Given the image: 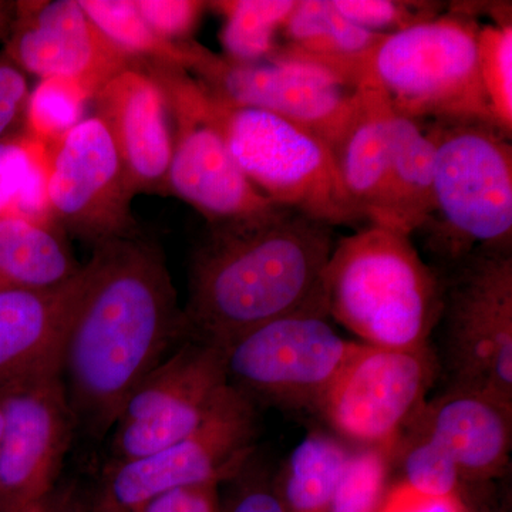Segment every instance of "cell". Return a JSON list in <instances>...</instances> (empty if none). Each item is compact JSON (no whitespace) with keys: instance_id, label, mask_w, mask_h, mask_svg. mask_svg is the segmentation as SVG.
Instances as JSON below:
<instances>
[{"instance_id":"1","label":"cell","mask_w":512,"mask_h":512,"mask_svg":"<svg viewBox=\"0 0 512 512\" xmlns=\"http://www.w3.org/2000/svg\"><path fill=\"white\" fill-rule=\"evenodd\" d=\"M185 338L160 245L141 234L93 247L62 353L76 433L109 434L138 383Z\"/></svg>"},{"instance_id":"2","label":"cell","mask_w":512,"mask_h":512,"mask_svg":"<svg viewBox=\"0 0 512 512\" xmlns=\"http://www.w3.org/2000/svg\"><path fill=\"white\" fill-rule=\"evenodd\" d=\"M332 228L284 207L208 224L191 256L185 339L227 350L272 320L326 312L322 279L335 247Z\"/></svg>"},{"instance_id":"3","label":"cell","mask_w":512,"mask_h":512,"mask_svg":"<svg viewBox=\"0 0 512 512\" xmlns=\"http://www.w3.org/2000/svg\"><path fill=\"white\" fill-rule=\"evenodd\" d=\"M322 293L329 318L375 348L429 349L443 309L440 272L410 237L376 225L339 239Z\"/></svg>"},{"instance_id":"4","label":"cell","mask_w":512,"mask_h":512,"mask_svg":"<svg viewBox=\"0 0 512 512\" xmlns=\"http://www.w3.org/2000/svg\"><path fill=\"white\" fill-rule=\"evenodd\" d=\"M434 144V210L420 231L440 266L477 248L512 249V146L495 124L424 121Z\"/></svg>"},{"instance_id":"5","label":"cell","mask_w":512,"mask_h":512,"mask_svg":"<svg viewBox=\"0 0 512 512\" xmlns=\"http://www.w3.org/2000/svg\"><path fill=\"white\" fill-rule=\"evenodd\" d=\"M478 29L473 12L463 6L386 36L370 59L365 82L376 83L399 116L495 124L478 76Z\"/></svg>"},{"instance_id":"6","label":"cell","mask_w":512,"mask_h":512,"mask_svg":"<svg viewBox=\"0 0 512 512\" xmlns=\"http://www.w3.org/2000/svg\"><path fill=\"white\" fill-rule=\"evenodd\" d=\"M436 269L448 387L512 406V249L477 248Z\"/></svg>"},{"instance_id":"7","label":"cell","mask_w":512,"mask_h":512,"mask_svg":"<svg viewBox=\"0 0 512 512\" xmlns=\"http://www.w3.org/2000/svg\"><path fill=\"white\" fill-rule=\"evenodd\" d=\"M211 100L235 163L269 201L330 227L363 221L322 140L268 111Z\"/></svg>"},{"instance_id":"8","label":"cell","mask_w":512,"mask_h":512,"mask_svg":"<svg viewBox=\"0 0 512 512\" xmlns=\"http://www.w3.org/2000/svg\"><path fill=\"white\" fill-rule=\"evenodd\" d=\"M180 46L184 69L195 74L212 99L291 121L322 140L332 153L359 104V87L308 60L275 55L262 62L241 63L192 39Z\"/></svg>"},{"instance_id":"9","label":"cell","mask_w":512,"mask_h":512,"mask_svg":"<svg viewBox=\"0 0 512 512\" xmlns=\"http://www.w3.org/2000/svg\"><path fill=\"white\" fill-rule=\"evenodd\" d=\"M167 99L174 120L168 194L188 202L208 224L252 220L279 205L264 197L231 156L211 97L183 66L141 62Z\"/></svg>"},{"instance_id":"10","label":"cell","mask_w":512,"mask_h":512,"mask_svg":"<svg viewBox=\"0 0 512 512\" xmlns=\"http://www.w3.org/2000/svg\"><path fill=\"white\" fill-rule=\"evenodd\" d=\"M319 309L259 326L227 349L228 383L259 403L316 413L360 343L343 339Z\"/></svg>"},{"instance_id":"11","label":"cell","mask_w":512,"mask_h":512,"mask_svg":"<svg viewBox=\"0 0 512 512\" xmlns=\"http://www.w3.org/2000/svg\"><path fill=\"white\" fill-rule=\"evenodd\" d=\"M229 390L227 350L185 339L128 396L111 429V463L150 456L190 436Z\"/></svg>"},{"instance_id":"12","label":"cell","mask_w":512,"mask_h":512,"mask_svg":"<svg viewBox=\"0 0 512 512\" xmlns=\"http://www.w3.org/2000/svg\"><path fill=\"white\" fill-rule=\"evenodd\" d=\"M258 406L231 386L204 424L171 446L124 463H110L100 493L127 512L151 498L205 484H227L255 454Z\"/></svg>"},{"instance_id":"13","label":"cell","mask_w":512,"mask_h":512,"mask_svg":"<svg viewBox=\"0 0 512 512\" xmlns=\"http://www.w3.org/2000/svg\"><path fill=\"white\" fill-rule=\"evenodd\" d=\"M0 512H28L59 484L76 421L62 363L0 386Z\"/></svg>"},{"instance_id":"14","label":"cell","mask_w":512,"mask_h":512,"mask_svg":"<svg viewBox=\"0 0 512 512\" xmlns=\"http://www.w3.org/2000/svg\"><path fill=\"white\" fill-rule=\"evenodd\" d=\"M134 195L119 151L99 117L77 123L47 154L50 220L93 247L141 235L131 211Z\"/></svg>"},{"instance_id":"15","label":"cell","mask_w":512,"mask_h":512,"mask_svg":"<svg viewBox=\"0 0 512 512\" xmlns=\"http://www.w3.org/2000/svg\"><path fill=\"white\" fill-rule=\"evenodd\" d=\"M436 373L430 348L396 350L360 343L316 413L357 446L394 450L404 426L427 402Z\"/></svg>"},{"instance_id":"16","label":"cell","mask_w":512,"mask_h":512,"mask_svg":"<svg viewBox=\"0 0 512 512\" xmlns=\"http://www.w3.org/2000/svg\"><path fill=\"white\" fill-rule=\"evenodd\" d=\"M5 55L23 73L76 83L89 99L136 63L101 35L79 0L16 2Z\"/></svg>"},{"instance_id":"17","label":"cell","mask_w":512,"mask_h":512,"mask_svg":"<svg viewBox=\"0 0 512 512\" xmlns=\"http://www.w3.org/2000/svg\"><path fill=\"white\" fill-rule=\"evenodd\" d=\"M93 99L96 117L113 138L134 194H168L173 134L167 99L157 80L136 62Z\"/></svg>"},{"instance_id":"18","label":"cell","mask_w":512,"mask_h":512,"mask_svg":"<svg viewBox=\"0 0 512 512\" xmlns=\"http://www.w3.org/2000/svg\"><path fill=\"white\" fill-rule=\"evenodd\" d=\"M403 430L426 434L446 448L463 483L497 480L510 466L512 406L485 394L448 387Z\"/></svg>"},{"instance_id":"19","label":"cell","mask_w":512,"mask_h":512,"mask_svg":"<svg viewBox=\"0 0 512 512\" xmlns=\"http://www.w3.org/2000/svg\"><path fill=\"white\" fill-rule=\"evenodd\" d=\"M84 285L72 281L45 291H0V386L62 363L64 340Z\"/></svg>"},{"instance_id":"20","label":"cell","mask_w":512,"mask_h":512,"mask_svg":"<svg viewBox=\"0 0 512 512\" xmlns=\"http://www.w3.org/2000/svg\"><path fill=\"white\" fill-rule=\"evenodd\" d=\"M392 106L376 83L359 86V104L333 150L336 168L350 202L363 220L379 225L389 168Z\"/></svg>"},{"instance_id":"21","label":"cell","mask_w":512,"mask_h":512,"mask_svg":"<svg viewBox=\"0 0 512 512\" xmlns=\"http://www.w3.org/2000/svg\"><path fill=\"white\" fill-rule=\"evenodd\" d=\"M282 33L288 43L276 55L319 64L353 87L365 82L370 59L386 37L350 22L332 0H298Z\"/></svg>"},{"instance_id":"22","label":"cell","mask_w":512,"mask_h":512,"mask_svg":"<svg viewBox=\"0 0 512 512\" xmlns=\"http://www.w3.org/2000/svg\"><path fill=\"white\" fill-rule=\"evenodd\" d=\"M434 144L424 121L399 116L389 123V168L379 225L410 235L434 210Z\"/></svg>"},{"instance_id":"23","label":"cell","mask_w":512,"mask_h":512,"mask_svg":"<svg viewBox=\"0 0 512 512\" xmlns=\"http://www.w3.org/2000/svg\"><path fill=\"white\" fill-rule=\"evenodd\" d=\"M82 268L53 222L15 211L0 217V291L57 288Z\"/></svg>"},{"instance_id":"24","label":"cell","mask_w":512,"mask_h":512,"mask_svg":"<svg viewBox=\"0 0 512 512\" xmlns=\"http://www.w3.org/2000/svg\"><path fill=\"white\" fill-rule=\"evenodd\" d=\"M352 453L346 441L313 430L275 474L286 512H329L343 467Z\"/></svg>"},{"instance_id":"25","label":"cell","mask_w":512,"mask_h":512,"mask_svg":"<svg viewBox=\"0 0 512 512\" xmlns=\"http://www.w3.org/2000/svg\"><path fill=\"white\" fill-rule=\"evenodd\" d=\"M225 16L221 43L225 57L241 63L269 60L279 50L278 35L296 0H234L211 3Z\"/></svg>"},{"instance_id":"26","label":"cell","mask_w":512,"mask_h":512,"mask_svg":"<svg viewBox=\"0 0 512 512\" xmlns=\"http://www.w3.org/2000/svg\"><path fill=\"white\" fill-rule=\"evenodd\" d=\"M46 158L35 138L10 136L0 143V217L15 211L52 221L46 202Z\"/></svg>"},{"instance_id":"27","label":"cell","mask_w":512,"mask_h":512,"mask_svg":"<svg viewBox=\"0 0 512 512\" xmlns=\"http://www.w3.org/2000/svg\"><path fill=\"white\" fill-rule=\"evenodd\" d=\"M101 35L136 62H164L184 67L180 43L157 36L133 0H79Z\"/></svg>"},{"instance_id":"28","label":"cell","mask_w":512,"mask_h":512,"mask_svg":"<svg viewBox=\"0 0 512 512\" xmlns=\"http://www.w3.org/2000/svg\"><path fill=\"white\" fill-rule=\"evenodd\" d=\"M494 25L480 26L477 67L495 126L512 136V19L511 6H494Z\"/></svg>"},{"instance_id":"29","label":"cell","mask_w":512,"mask_h":512,"mask_svg":"<svg viewBox=\"0 0 512 512\" xmlns=\"http://www.w3.org/2000/svg\"><path fill=\"white\" fill-rule=\"evenodd\" d=\"M402 477L397 483L429 498H450L461 493L460 473L446 448L426 434L403 430L394 444L393 464Z\"/></svg>"},{"instance_id":"30","label":"cell","mask_w":512,"mask_h":512,"mask_svg":"<svg viewBox=\"0 0 512 512\" xmlns=\"http://www.w3.org/2000/svg\"><path fill=\"white\" fill-rule=\"evenodd\" d=\"M393 448L357 446L340 474L329 512H377L389 491Z\"/></svg>"},{"instance_id":"31","label":"cell","mask_w":512,"mask_h":512,"mask_svg":"<svg viewBox=\"0 0 512 512\" xmlns=\"http://www.w3.org/2000/svg\"><path fill=\"white\" fill-rule=\"evenodd\" d=\"M87 94L76 83L63 79H46L30 94L26 119L35 140H59L82 121Z\"/></svg>"},{"instance_id":"32","label":"cell","mask_w":512,"mask_h":512,"mask_svg":"<svg viewBox=\"0 0 512 512\" xmlns=\"http://www.w3.org/2000/svg\"><path fill=\"white\" fill-rule=\"evenodd\" d=\"M340 15L379 35L389 36L440 16V3L396 0H332Z\"/></svg>"},{"instance_id":"33","label":"cell","mask_w":512,"mask_h":512,"mask_svg":"<svg viewBox=\"0 0 512 512\" xmlns=\"http://www.w3.org/2000/svg\"><path fill=\"white\" fill-rule=\"evenodd\" d=\"M227 484L221 512H286L276 491L275 474L256 464L254 457Z\"/></svg>"},{"instance_id":"34","label":"cell","mask_w":512,"mask_h":512,"mask_svg":"<svg viewBox=\"0 0 512 512\" xmlns=\"http://www.w3.org/2000/svg\"><path fill=\"white\" fill-rule=\"evenodd\" d=\"M140 15L157 36L168 42L181 43L191 39L207 2L195 0H136Z\"/></svg>"},{"instance_id":"35","label":"cell","mask_w":512,"mask_h":512,"mask_svg":"<svg viewBox=\"0 0 512 512\" xmlns=\"http://www.w3.org/2000/svg\"><path fill=\"white\" fill-rule=\"evenodd\" d=\"M29 84L25 73L8 56L0 57V143L23 116L29 103Z\"/></svg>"},{"instance_id":"36","label":"cell","mask_w":512,"mask_h":512,"mask_svg":"<svg viewBox=\"0 0 512 512\" xmlns=\"http://www.w3.org/2000/svg\"><path fill=\"white\" fill-rule=\"evenodd\" d=\"M137 512H221L220 485L175 488L151 498Z\"/></svg>"},{"instance_id":"37","label":"cell","mask_w":512,"mask_h":512,"mask_svg":"<svg viewBox=\"0 0 512 512\" xmlns=\"http://www.w3.org/2000/svg\"><path fill=\"white\" fill-rule=\"evenodd\" d=\"M377 512H471L463 495L429 498L414 493L402 483L390 485Z\"/></svg>"},{"instance_id":"38","label":"cell","mask_w":512,"mask_h":512,"mask_svg":"<svg viewBox=\"0 0 512 512\" xmlns=\"http://www.w3.org/2000/svg\"><path fill=\"white\" fill-rule=\"evenodd\" d=\"M93 500L76 483L57 484L28 512H92Z\"/></svg>"},{"instance_id":"39","label":"cell","mask_w":512,"mask_h":512,"mask_svg":"<svg viewBox=\"0 0 512 512\" xmlns=\"http://www.w3.org/2000/svg\"><path fill=\"white\" fill-rule=\"evenodd\" d=\"M16 2L0 0V42L8 39L13 18H15Z\"/></svg>"},{"instance_id":"40","label":"cell","mask_w":512,"mask_h":512,"mask_svg":"<svg viewBox=\"0 0 512 512\" xmlns=\"http://www.w3.org/2000/svg\"><path fill=\"white\" fill-rule=\"evenodd\" d=\"M92 512H127L124 511L123 508H120L119 505L110 501L106 495L101 493L97 494V497L93 498V510Z\"/></svg>"},{"instance_id":"41","label":"cell","mask_w":512,"mask_h":512,"mask_svg":"<svg viewBox=\"0 0 512 512\" xmlns=\"http://www.w3.org/2000/svg\"><path fill=\"white\" fill-rule=\"evenodd\" d=\"M0 434H2V410H0Z\"/></svg>"},{"instance_id":"42","label":"cell","mask_w":512,"mask_h":512,"mask_svg":"<svg viewBox=\"0 0 512 512\" xmlns=\"http://www.w3.org/2000/svg\"><path fill=\"white\" fill-rule=\"evenodd\" d=\"M471 512H495V511H473V510H471ZM497 512H504V511H497Z\"/></svg>"}]
</instances>
